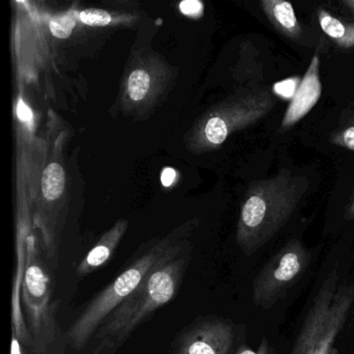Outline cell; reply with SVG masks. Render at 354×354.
Masks as SVG:
<instances>
[{"label": "cell", "mask_w": 354, "mask_h": 354, "mask_svg": "<svg viewBox=\"0 0 354 354\" xmlns=\"http://www.w3.org/2000/svg\"><path fill=\"white\" fill-rule=\"evenodd\" d=\"M192 252L186 248L178 256L157 266L142 285L118 306L93 337L92 354H115L157 310L177 297Z\"/></svg>", "instance_id": "6da1fadb"}, {"label": "cell", "mask_w": 354, "mask_h": 354, "mask_svg": "<svg viewBox=\"0 0 354 354\" xmlns=\"http://www.w3.org/2000/svg\"><path fill=\"white\" fill-rule=\"evenodd\" d=\"M308 187V178L285 169L250 186L241 207L236 237L244 256L256 254L281 231Z\"/></svg>", "instance_id": "7a4b0ae2"}, {"label": "cell", "mask_w": 354, "mask_h": 354, "mask_svg": "<svg viewBox=\"0 0 354 354\" xmlns=\"http://www.w3.org/2000/svg\"><path fill=\"white\" fill-rule=\"evenodd\" d=\"M187 246L182 242L158 240L129 261L120 274L84 306L66 333V341L77 351L86 349L107 317L121 306L159 265Z\"/></svg>", "instance_id": "3957f363"}, {"label": "cell", "mask_w": 354, "mask_h": 354, "mask_svg": "<svg viewBox=\"0 0 354 354\" xmlns=\"http://www.w3.org/2000/svg\"><path fill=\"white\" fill-rule=\"evenodd\" d=\"M339 281L335 267L317 291L290 354H339L335 344L354 308V285Z\"/></svg>", "instance_id": "277c9868"}, {"label": "cell", "mask_w": 354, "mask_h": 354, "mask_svg": "<svg viewBox=\"0 0 354 354\" xmlns=\"http://www.w3.org/2000/svg\"><path fill=\"white\" fill-rule=\"evenodd\" d=\"M21 304L30 335V347L45 354L59 333V300L55 297L53 274L35 240H28V257L21 289Z\"/></svg>", "instance_id": "5b68a950"}, {"label": "cell", "mask_w": 354, "mask_h": 354, "mask_svg": "<svg viewBox=\"0 0 354 354\" xmlns=\"http://www.w3.org/2000/svg\"><path fill=\"white\" fill-rule=\"evenodd\" d=\"M312 256L298 239L290 240L259 271L252 283V302L261 310H270L308 270Z\"/></svg>", "instance_id": "8992f818"}, {"label": "cell", "mask_w": 354, "mask_h": 354, "mask_svg": "<svg viewBox=\"0 0 354 354\" xmlns=\"http://www.w3.org/2000/svg\"><path fill=\"white\" fill-rule=\"evenodd\" d=\"M239 325L231 319L208 315L194 319L174 337L171 354H234L239 342Z\"/></svg>", "instance_id": "52a82bcc"}, {"label": "cell", "mask_w": 354, "mask_h": 354, "mask_svg": "<svg viewBox=\"0 0 354 354\" xmlns=\"http://www.w3.org/2000/svg\"><path fill=\"white\" fill-rule=\"evenodd\" d=\"M320 59L315 55L310 61L308 70L304 73V78L298 84L295 93L290 101L289 106L286 109L281 121V128L287 130L293 127L296 123L304 119L318 102L322 94L321 84Z\"/></svg>", "instance_id": "ba28073f"}, {"label": "cell", "mask_w": 354, "mask_h": 354, "mask_svg": "<svg viewBox=\"0 0 354 354\" xmlns=\"http://www.w3.org/2000/svg\"><path fill=\"white\" fill-rule=\"evenodd\" d=\"M124 231V225H117V227L109 232L80 261L76 267V275L82 279L107 264L115 254Z\"/></svg>", "instance_id": "9c48e42d"}, {"label": "cell", "mask_w": 354, "mask_h": 354, "mask_svg": "<svg viewBox=\"0 0 354 354\" xmlns=\"http://www.w3.org/2000/svg\"><path fill=\"white\" fill-rule=\"evenodd\" d=\"M261 6L277 32L293 40L301 36V26L291 3L283 0H262Z\"/></svg>", "instance_id": "30bf717a"}, {"label": "cell", "mask_w": 354, "mask_h": 354, "mask_svg": "<svg viewBox=\"0 0 354 354\" xmlns=\"http://www.w3.org/2000/svg\"><path fill=\"white\" fill-rule=\"evenodd\" d=\"M318 21L324 34L341 48L354 47V24L343 22L325 11L318 10Z\"/></svg>", "instance_id": "8fae6325"}, {"label": "cell", "mask_w": 354, "mask_h": 354, "mask_svg": "<svg viewBox=\"0 0 354 354\" xmlns=\"http://www.w3.org/2000/svg\"><path fill=\"white\" fill-rule=\"evenodd\" d=\"M66 177L63 167L59 163H50L42 176V192L46 200L55 201L63 194Z\"/></svg>", "instance_id": "7c38bea8"}, {"label": "cell", "mask_w": 354, "mask_h": 354, "mask_svg": "<svg viewBox=\"0 0 354 354\" xmlns=\"http://www.w3.org/2000/svg\"><path fill=\"white\" fill-rule=\"evenodd\" d=\"M329 140L335 146L354 151V103L345 111Z\"/></svg>", "instance_id": "4fadbf2b"}, {"label": "cell", "mask_w": 354, "mask_h": 354, "mask_svg": "<svg viewBox=\"0 0 354 354\" xmlns=\"http://www.w3.org/2000/svg\"><path fill=\"white\" fill-rule=\"evenodd\" d=\"M151 78L144 70H134L128 80V93L133 101H140L150 90Z\"/></svg>", "instance_id": "5bb4252c"}, {"label": "cell", "mask_w": 354, "mask_h": 354, "mask_svg": "<svg viewBox=\"0 0 354 354\" xmlns=\"http://www.w3.org/2000/svg\"><path fill=\"white\" fill-rule=\"evenodd\" d=\"M229 133L227 125L218 115L210 118L207 122L206 127H205V136L210 144L215 145V146L223 144L227 140Z\"/></svg>", "instance_id": "9a60e30c"}, {"label": "cell", "mask_w": 354, "mask_h": 354, "mask_svg": "<svg viewBox=\"0 0 354 354\" xmlns=\"http://www.w3.org/2000/svg\"><path fill=\"white\" fill-rule=\"evenodd\" d=\"M75 26L76 22L73 16L64 15L53 18L49 24V28L53 36L59 39H67L72 34V30Z\"/></svg>", "instance_id": "2e32d148"}, {"label": "cell", "mask_w": 354, "mask_h": 354, "mask_svg": "<svg viewBox=\"0 0 354 354\" xmlns=\"http://www.w3.org/2000/svg\"><path fill=\"white\" fill-rule=\"evenodd\" d=\"M80 18L84 24L90 26H105L111 21V14L103 10H86L80 14Z\"/></svg>", "instance_id": "e0dca14e"}, {"label": "cell", "mask_w": 354, "mask_h": 354, "mask_svg": "<svg viewBox=\"0 0 354 354\" xmlns=\"http://www.w3.org/2000/svg\"><path fill=\"white\" fill-rule=\"evenodd\" d=\"M234 354H277L274 347L269 343L268 339H263L256 350L252 349L248 344H240Z\"/></svg>", "instance_id": "ac0fdd59"}, {"label": "cell", "mask_w": 354, "mask_h": 354, "mask_svg": "<svg viewBox=\"0 0 354 354\" xmlns=\"http://www.w3.org/2000/svg\"><path fill=\"white\" fill-rule=\"evenodd\" d=\"M202 3L196 0H187L180 5L182 13L187 16H196L202 12Z\"/></svg>", "instance_id": "d6986e66"}, {"label": "cell", "mask_w": 354, "mask_h": 354, "mask_svg": "<svg viewBox=\"0 0 354 354\" xmlns=\"http://www.w3.org/2000/svg\"><path fill=\"white\" fill-rule=\"evenodd\" d=\"M17 115L19 119L24 122H30L32 120V111L24 101H19L17 106Z\"/></svg>", "instance_id": "ffe728a7"}, {"label": "cell", "mask_w": 354, "mask_h": 354, "mask_svg": "<svg viewBox=\"0 0 354 354\" xmlns=\"http://www.w3.org/2000/svg\"><path fill=\"white\" fill-rule=\"evenodd\" d=\"M176 178V173L173 169H165L161 174V182L163 186H171Z\"/></svg>", "instance_id": "44dd1931"}, {"label": "cell", "mask_w": 354, "mask_h": 354, "mask_svg": "<svg viewBox=\"0 0 354 354\" xmlns=\"http://www.w3.org/2000/svg\"><path fill=\"white\" fill-rule=\"evenodd\" d=\"M11 354H24L21 342L19 341L14 330H12Z\"/></svg>", "instance_id": "7402d4cb"}, {"label": "cell", "mask_w": 354, "mask_h": 354, "mask_svg": "<svg viewBox=\"0 0 354 354\" xmlns=\"http://www.w3.org/2000/svg\"><path fill=\"white\" fill-rule=\"evenodd\" d=\"M347 217L349 219H354V200L351 205H350L349 208H348Z\"/></svg>", "instance_id": "603a6c76"}, {"label": "cell", "mask_w": 354, "mask_h": 354, "mask_svg": "<svg viewBox=\"0 0 354 354\" xmlns=\"http://www.w3.org/2000/svg\"><path fill=\"white\" fill-rule=\"evenodd\" d=\"M343 3L348 8V9L350 10V11L352 12V13H353L354 15V0H346Z\"/></svg>", "instance_id": "cb8c5ba5"}]
</instances>
